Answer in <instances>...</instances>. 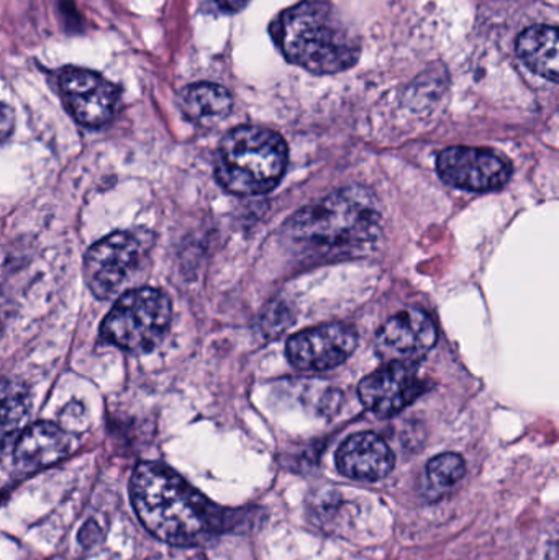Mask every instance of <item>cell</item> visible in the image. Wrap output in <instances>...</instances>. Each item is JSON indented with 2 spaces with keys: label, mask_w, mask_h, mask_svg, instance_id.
Listing matches in <instances>:
<instances>
[{
  "label": "cell",
  "mask_w": 559,
  "mask_h": 560,
  "mask_svg": "<svg viewBox=\"0 0 559 560\" xmlns=\"http://www.w3.org/2000/svg\"><path fill=\"white\" fill-rule=\"evenodd\" d=\"M248 2L249 0H217L220 9L229 13L242 12L248 5Z\"/></svg>",
  "instance_id": "ac0fdd59"
},
{
  "label": "cell",
  "mask_w": 559,
  "mask_h": 560,
  "mask_svg": "<svg viewBox=\"0 0 559 560\" xmlns=\"http://www.w3.org/2000/svg\"><path fill=\"white\" fill-rule=\"evenodd\" d=\"M130 493L141 525L167 545H199L219 528L212 503L164 464H138Z\"/></svg>",
  "instance_id": "6da1fadb"
},
{
  "label": "cell",
  "mask_w": 559,
  "mask_h": 560,
  "mask_svg": "<svg viewBox=\"0 0 559 560\" xmlns=\"http://www.w3.org/2000/svg\"><path fill=\"white\" fill-rule=\"evenodd\" d=\"M358 345L357 329L347 323H328L292 336L286 354L301 371L324 372L343 364Z\"/></svg>",
  "instance_id": "ba28073f"
},
{
  "label": "cell",
  "mask_w": 559,
  "mask_h": 560,
  "mask_svg": "<svg viewBox=\"0 0 559 560\" xmlns=\"http://www.w3.org/2000/svg\"><path fill=\"white\" fill-rule=\"evenodd\" d=\"M436 171L450 186L473 192L501 189L512 176L504 158L481 148H449L440 154Z\"/></svg>",
  "instance_id": "30bf717a"
},
{
  "label": "cell",
  "mask_w": 559,
  "mask_h": 560,
  "mask_svg": "<svg viewBox=\"0 0 559 560\" xmlns=\"http://www.w3.org/2000/svg\"><path fill=\"white\" fill-rule=\"evenodd\" d=\"M69 453V438L56 424L42 421L23 431L15 443L13 459L23 472H36L55 466Z\"/></svg>",
  "instance_id": "4fadbf2b"
},
{
  "label": "cell",
  "mask_w": 559,
  "mask_h": 560,
  "mask_svg": "<svg viewBox=\"0 0 559 560\" xmlns=\"http://www.w3.org/2000/svg\"><path fill=\"white\" fill-rule=\"evenodd\" d=\"M9 107L7 105H3V117H2V133L3 138H7V135H9Z\"/></svg>",
  "instance_id": "d6986e66"
},
{
  "label": "cell",
  "mask_w": 559,
  "mask_h": 560,
  "mask_svg": "<svg viewBox=\"0 0 559 560\" xmlns=\"http://www.w3.org/2000/svg\"><path fill=\"white\" fill-rule=\"evenodd\" d=\"M269 30L284 58L312 74L347 71L361 56L360 36L325 0H302L289 7Z\"/></svg>",
  "instance_id": "7a4b0ae2"
},
{
  "label": "cell",
  "mask_w": 559,
  "mask_h": 560,
  "mask_svg": "<svg viewBox=\"0 0 559 560\" xmlns=\"http://www.w3.org/2000/svg\"><path fill=\"white\" fill-rule=\"evenodd\" d=\"M337 467L350 479L376 482L394 469V454L377 434L358 433L338 447Z\"/></svg>",
  "instance_id": "7c38bea8"
},
{
  "label": "cell",
  "mask_w": 559,
  "mask_h": 560,
  "mask_svg": "<svg viewBox=\"0 0 559 560\" xmlns=\"http://www.w3.org/2000/svg\"><path fill=\"white\" fill-rule=\"evenodd\" d=\"M59 89L72 117L85 127L110 121L120 101V89L89 69L66 68L59 74Z\"/></svg>",
  "instance_id": "9c48e42d"
},
{
  "label": "cell",
  "mask_w": 559,
  "mask_h": 560,
  "mask_svg": "<svg viewBox=\"0 0 559 560\" xmlns=\"http://www.w3.org/2000/svg\"><path fill=\"white\" fill-rule=\"evenodd\" d=\"M171 302L166 293L151 287L130 290L105 316L101 335L108 345L128 352L151 351L171 325Z\"/></svg>",
  "instance_id": "5b68a950"
},
{
  "label": "cell",
  "mask_w": 559,
  "mask_h": 560,
  "mask_svg": "<svg viewBox=\"0 0 559 560\" xmlns=\"http://www.w3.org/2000/svg\"><path fill=\"white\" fill-rule=\"evenodd\" d=\"M429 384L416 362H387L361 381V404L380 418H389L426 394Z\"/></svg>",
  "instance_id": "52a82bcc"
},
{
  "label": "cell",
  "mask_w": 559,
  "mask_h": 560,
  "mask_svg": "<svg viewBox=\"0 0 559 560\" xmlns=\"http://www.w3.org/2000/svg\"><path fill=\"white\" fill-rule=\"evenodd\" d=\"M288 161V144L281 135L252 125L233 128L217 153V180L238 196H259L281 183Z\"/></svg>",
  "instance_id": "277c9868"
},
{
  "label": "cell",
  "mask_w": 559,
  "mask_h": 560,
  "mask_svg": "<svg viewBox=\"0 0 559 560\" xmlns=\"http://www.w3.org/2000/svg\"><path fill=\"white\" fill-rule=\"evenodd\" d=\"M26 395L5 382L3 385V440L7 441L10 433H15L16 428L26 417Z\"/></svg>",
  "instance_id": "e0dca14e"
},
{
  "label": "cell",
  "mask_w": 559,
  "mask_h": 560,
  "mask_svg": "<svg viewBox=\"0 0 559 560\" xmlns=\"http://www.w3.org/2000/svg\"><path fill=\"white\" fill-rule=\"evenodd\" d=\"M466 464L459 454L445 453L427 464V477L440 490L452 489L465 477Z\"/></svg>",
  "instance_id": "2e32d148"
},
{
  "label": "cell",
  "mask_w": 559,
  "mask_h": 560,
  "mask_svg": "<svg viewBox=\"0 0 559 560\" xmlns=\"http://www.w3.org/2000/svg\"><path fill=\"white\" fill-rule=\"evenodd\" d=\"M298 242L330 252L353 253L376 242L380 212L373 197L361 189H343L305 207L289 223Z\"/></svg>",
  "instance_id": "3957f363"
},
{
  "label": "cell",
  "mask_w": 559,
  "mask_h": 560,
  "mask_svg": "<svg viewBox=\"0 0 559 560\" xmlns=\"http://www.w3.org/2000/svg\"><path fill=\"white\" fill-rule=\"evenodd\" d=\"M436 342V326L422 310L407 308L384 323L376 336V351L387 362H416Z\"/></svg>",
  "instance_id": "8fae6325"
},
{
  "label": "cell",
  "mask_w": 559,
  "mask_h": 560,
  "mask_svg": "<svg viewBox=\"0 0 559 560\" xmlns=\"http://www.w3.org/2000/svg\"><path fill=\"white\" fill-rule=\"evenodd\" d=\"M147 232H117L95 243L84 259V278L98 299L120 293L150 249Z\"/></svg>",
  "instance_id": "8992f818"
},
{
  "label": "cell",
  "mask_w": 559,
  "mask_h": 560,
  "mask_svg": "<svg viewBox=\"0 0 559 560\" xmlns=\"http://www.w3.org/2000/svg\"><path fill=\"white\" fill-rule=\"evenodd\" d=\"M517 52L528 69L559 82V26L535 25L517 39Z\"/></svg>",
  "instance_id": "5bb4252c"
},
{
  "label": "cell",
  "mask_w": 559,
  "mask_h": 560,
  "mask_svg": "<svg viewBox=\"0 0 559 560\" xmlns=\"http://www.w3.org/2000/svg\"><path fill=\"white\" fill-rule=\"evenodd\" d=\"M180 110L189 120L212 125L222 120L233 107V98L225 88L212 82L187 85L179 95Z\"/></svg>",
  "instance_id": "9a60e30c"
}]
</instances>
